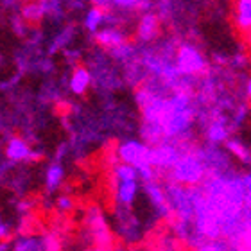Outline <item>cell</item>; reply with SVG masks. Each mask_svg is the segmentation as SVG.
I'll return each mask as SVG.
<instances>
[{"label": "cell", "instance_id": "obj_4", "mask_svg": "<svg viewBox=\"0 0 251 251\" xmlns=\"http://www.w3.org/2000/svg\"><path fill=\"white\" fill-rule=\"evenodd\" d=\"M115 160L135 169L142 181L160 179L151 163V146L140 136H122L115 146Z\"/></svg>", "mask_w": 251, "mask_h": 251}, {"label": "cell", "instance_id": "obj_21", "mask_svg": "<svg viewBox=\"0 0 251 251\" xmlns=\"http://www.w3.org/2000/svg\"><path fill=\"white\" fill-rule=\"evenodd\" d=\"M241 90L244 97L248 100H251V75H246V74H242L241 77Z\"/></svg>", "mask_w": 251, "mask_h": 251}, {"label": "cell", "instance_id": "obj_13", "mask_svg": "<svg viewBox=\"0 0 251 251\" xmlns=\"http://www.w3.org/2000/svg\"><path fill=\"white\" fill-rule=\"evenodd\" d=\"M67 181V167L65 162L50 160L43 169V194L45 198H56V192Z\"/></svg>", "mask_w": 251, "mask_h": 251}, {"label": "cell", "instance_id": "obj_20", "mask_svg": "<svg viewBox=\"0 0 251 251\" xmlns=\"http://www.w3.org/2000/svg\"><path fill=\"white\" fill-rule=\"evenodd\" d=\"M75 208V201L70 194H59L54 199V212L58 215H68Z\"/></svg>", "mask_w": 251, "mask_h": 251}, {"label": "cell", "instance_id": "obj_9", "mask_svg": "<svg viewBox=\"0 0 251 251\" xmlns=\"http://www.w3.org/2000/svg\"><path fill=\"white\" fill-rule=\"evenodd\" d=\"M9 251H61L63 244L58 231H43V233H18L9 241Z\"/></svg>", "mask_w": 251, "mask_h": 251}, {"label": "cell", "instance_id": "obj_12", "mask_svg": "<svg viewBox=\"0 0 251 251\" xmlns=\"http://www.w3.org/2000/svg\"><path fill=\"white\" fill-rule=\"evenodd\" d=\"M160 36H162V20H160L156 9L151 7V9L144 11L136 20L135 42L138 45H149V43L156 42Z\"/></svg>", "mask_w": 251, "mask_h": 251}, {"label": "cell", "instance_id": "obj_6", "mask_svg": "<svg viewBox=\"0 0 251 251\" xmlns=\"http://www.w3.org/2000/svg\"><path fill=\"white\" fill-rule=\"evenodd\" d=\"M176 67L183 77L201 79L210 70V61L194 40H181L176 52Z\"/></svg>", "mask_w": 251, "mask_h": 251}, {"label": "cell", "instance_id": "obj_3", "mask_svg": "<svg viewBox=\"0 0 251 251\" xmlns=\"http://www.w3.org/2000/svg\"><path fill=\"white\" fill-rule=\"evenodd\" d=\"M111 199L115 208H131L138 210V201L144 198L142 192V179L135 169L117 162L113 163L110 173Z\"/></svg>", "mask_w": 251, "mask_h": 251}, {"label": "cell", "instance_id": "obj_2", "mask_svg": "<svg viewBox=\"0 0 251 251\" xmlns=\"http://www.w3.org/2000/svg\"><path fill=\"white\" fill-rule=\"evenodd\" d=\"M83 63H86V68L92 74V88L97 94H111L127 86L122 70L117 67L104 49L95 45L94 50L88 56H84Z\"/></svg>", "mask_w": 251, "mask_h": 251}, {"label": "cell", "instance_id": "obj_11", "mask_svg": "<svg viewBox=\"0 0 251 251\" xmlns=\"http://www.w3.org/2000/svg\"><path fill=\"white\" fill-rule=\"evenodd\" d=\"M77 24L75 20H68L61 25H56V31L47 38L45 43V54L49 58H54L56 54L65 52L67 49L74 47V43L77 40Z\"/></svg>", "mask_w": 251, "mask_h": 251}, {"label": "cell", "instance_id": "obj_25", "mask_svg": "<svg viewBox=\"0 0 251 251\" xmlns=\"http://www.w3.org/2000/svg\"><path fill=\"white\" fill-rule=\"evenodd\" d=\"M248 251H251V244H250V248H248Z\"/></svg>", "mask_w": 251, "mask_h": 251}, {"label": "cell", "instance_id": "obj_8", "mask_svg": "<svg viewBox=\"0 0 251 251\" xmlns=\"http://www.w3.org/2000/svg\"><path fill=\"white\" fill-rule=\"evenodd\" d=\"M45 156L43 149H38L25 136L11 135L4 142V158L15 165H34Z\"/></svg>", "mask_w": 251, "mask_h": 251}, {"label": "cell", "instance_id": "obj_16", "mask_svg": "<svg viewBox=\"0 0 251 251\" xmlns=\"http://www.w3.org/2000/svg\"><path fill=\"white\" fill-rule=\"evenodd\" d=\"M81 27L86 32V36L90 40H94L95 34L104 27V9L95 2H92V5H88V9L81 16Z\"/></svg>", "mask_w": 251, "mask_h": 251}, {"label": "cell", "instance_id": "obj_22", "mask_svg": "<svg viewBox=\"0 0 251 251\" xmlns=\"http://www.w3.org/2000/svg\"><path fill=\"white\" fill-rule=\"evenodd\" d=\"M9 241H0V251H9Z\"/></svg>", "mask_w": 251, "mask_h": 251}, {"label": "cell", "instance_id": "obj_19", "mask_svg": "<svg viewBox=\"0 0 251 251\" xmlns=\"http://www.w3.org/2000/svg\"><path fill=\"white\" fill-rule=\"evenodd\" d=\"M22 18L31 25V24H42L45 22V5L43 2H29L20 7Z\"/></svg>", "mask_w": 251, "mask_h": 251}, {"label": "cell", "instance_id": "obj_7", "mask_svg": "<svg viewBox=\"0 0 251 251\" xmlns=\"http://www.w3.org/2000/svg\"><path fill=\"white\" fill-rule=\"evenodd\" d=\"M84 235L88 237L97 250L106 251L113 246V231L110 217L99 204H90L84 212Z\"/></svg>", "mask_w": 251, "mask_h": 251}, {"label": "cell", "instance_id": "obj_27", "mask_svg": "<svg viewBox=\"0 0 251 251\" xmlns=\"http://www.w3.org/2000/svg\"><path fill=\"white\" fill-rule=\"evenodd\" d=\"M187 251H190V250H187Z\"/></svg>", "mask_w": 251, "mask_h": 251}, {"label": "cell", "instance_id": "obj_17", "mask_svg": "<svg viewBox=\"0 0 251 251\" xmlns=\"http://www.w3.org/2000/svg\"><path fill=\"white\" fill-rule=\"evenodd\" d=\"M225 147L241 167L251 169V146H248L241 136H231L230 140L225 144Z\"/></svg>", "mask_w": 251, "mask_h": 251}, {"label": "cell", "instance_id": "obj_14", "mask_svg": "<svg viewBox=\"0 0 251 251\" xmlns=\"http://www.w3.org/2000/svg\"><path fill=\"white\" fill-rule=\"evenodd\" d=\"M94 42L97 47L104 49L108 52V50H113V49L131 42V32L127 29H121V27H102L94 36Z\"/></svg>", "mask_w": 251, "mask_h": 251}, {"label": "cell", "instance_id": "obj_1", "mask_svg": "<svg viewBox=\"0 0 251 251\" xmlns=\"http://www.w3.org/2000/svg\"><path fill=\"white\" fill-rule=\"evenodd\" d=\"M135 104L140 111L138 135L149 146L167 140H198V104L194 92L147 77L135 90Z\"/></svg>", "mask_w": 251, "mask_h": 251}, {"label": "cell", "instance_id": "obj_23", "mask_svg": "<svg viewBox=\"0 0 251 251\" xmlns=\"http://www.w3.org/2000/svg\"><path fill=\"white\" fill-rule=\"evenodd\" d=\"M246 34H248V43H250V45H251V29L246 32Z\"/></svg>", "mask_w": 251, "mask_h": 251}, {"label": "cell", "instance_id": "obj_10", "mask_svg": "<svg viewBox=\"0 0 251 251\" xmlns=\"http://www.w3.org/2000/svg\"><path fill=\"white\" fill-rule=\"evenodd\" d=\"M142 192H144V198H146L149 210H151L152 217L156 219V223H171L173 212L169 206L167 194H165L162 179L142 181Z\"/></svg>", "mask_w": 251, "mask_h": 251}, {"label": "cell", "instance_id": "obj_24", "mask_svg": "<svg viewBox=\"0 0 251 251\" xmlns=\"http://www.w3.org/2000/svg\"><path fill=\"white\" fill-rule=\"evenodd\" d=\"M106 251H117V250H113V248H111V250H106Z\"/></svg>", "mask_w": 251, "mask_h": 251}, {"label": "cell", "instance_id": "obj_5", "mask_svg": "<svg viewBox=\"0 0 251 251\" xmlns=\"http://www.w3.org/2000/svg\"><path fill=\"white\" fill-rule=\"evenodd\" d=\"M206 178H208V171L201 152V140H198L187 147V151L181 154V158L162 181H171L183 187H198Z\"/></svg>", "mask_w": 251, "mask_h": 251}, {"label": "cell", "instance_id": "obj_26", "mask_svg": "<svg viewBox=\"0 0 251 251\" xmlns=\"http://www.w3.org/2000/svg\"><path fill=\"white\" fill-rule=\"evenodd\" d=\"M152 251H160V250H158V248H156V250H152Z\"/></svg>", "mask_w": 251, "mask_h": 251}, {"label": "cell", "instance_id": "obj_15", "mask_svg": "<svg viewBox=\"0 0 251 251\" xmlns=\"http://www.w3.org/2000/svg\"><path fill=\"white\" fill-rule=\"evenodd\" d=\"M92 88V74L86 68V65H79V67L72 68L68 72V79H67V90L68 95L72 97H84L88 94V90Z\"/></svg>", "mask_w": 251, "mask_h": 251}, {"label": "cell", "instance_id": "obj_18", "mask_svg": "<svg viewBox=\"0 0 251 251\" xmlns=\"http://www.w3.org/2000/svg\"><path fill=\"white\" fill-rule=\"evenodd\" d=\"M233 22L239 31L248 32L251 29V0H239L233 5Z\"/></svg>", "mask_w": 251, "mask_h": 251}]
</instances>
